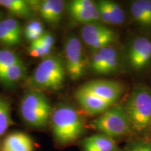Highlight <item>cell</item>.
I'll return each mask as SVG.
<instances>
[{
    "label": "cell",
    "instance_id": "obj_1",
    "mask_svg": "<svg viewBox=\"0 0 151 151\" xmlns=\"http://www.w3.org/2000/svg\"><path fill=\"white\" fill-rule=\"evenodd\" d=\"M52 134L58 143L67 145L76 141L84 132V120L70 105H60L52 111L50 118Z\"/></svg>",
    "mask_w": 151,
    "mask_h": 151
},
{
    "label": "cell",
    "instance_id": "obj_2",
    "mask_svg": "<svg viewBox=\"0 0 151 151\" xmlns=\"http://www.w3.org/2000/svg\"><path fill=\"white\" fill-rule=\"evenodd\" d=\"M132 132L145 134L151 131V89L143 85L134 88L123 105Z\"/></svg>",
    "mask_w": 151,
    "mask_h": 151
},
{
    "label": "cell",
    "instance_id": "obj_3",
    "mask_svg": "<svg viewBox=\"0 0 151 151\" xmlns=\"http://www.w3.org/2000/svg\"><path fill=\"white\" fill-rule=\"evenodd\" d=\"M65 64L60 58L49 55L44 58L35 69L29 80L32 90L57 91L61 89L65 79Z\"/></svg>",
    "mask_w": 151,
    "mask_h": 151
},
{
    "label": "cell",
    "instance_id": "obj_4",
    "mask_svg": "<svg viewBox=\"0 0 151 151\" xmlns=\"http://www.w3.org/2000/svg\"><path fill=\"white\" fill-rule=\"evenodd\" d=\"M50 101L44 94L31 90L22 97L20 111L22 119L30 127L43 128L48 124L52 113Z\"/></svg>",
    "mask_w": 151,
    "mask_h": 151
},
{
    "label": "cell",
    "instance_id": "obj_5",
    "mask_svg": "<svg viewBox=\"0 0 151 151\" xmlns=\"http://www.w3.org/2000/svg\"><path fill=\"white\" fill-rule=\"evenodd\" d=\"M91 127L101 134L113 138L129 135L132 132L123 106H112L91 122Z\"/></svg>",
    "mask_w": 151,
    "mask_h": 151
},
{
    "label": "cell",
    "instance_id": "obj_6",
    "mask_svg": "<svg viewBox=\"0 0 151 151\" xmlns=\"http://www.w3.org/2000/svg\"><path fill=\"white\" fill-rule=\"evenodd\" d=\"M65 69L73 81H77L85 75L87 61L82 43L78 38L70 36L66 39L64 46Z\"/></svg>",
    "mask_w": 151,
    "mask_h": 151
},
{
    "label": "cell",
    "instance_id": "obj_7",
    "mask_svg": "<svg viewBox=\"0 0 151 151\" xmlns=\"http://www.w3.org/2000/svg\"><path fill=\"white\" fill-rule=\"evenodd\" d=\"M81 36L85 44L93 51L113 46L118 39L114 30L100 22L85 24L81 28Z\"/></svg>",
    "mask_w": 151,
    "mask_h": 151
},
{
    "label": "cell",
    "instance_id": "obj_8",
    "mask_svg": "<svg viewBox=\"0 0 151 151\" xmlns=\"http://www.w3.org/2000/svg\"><path fill=\"white\" fill-rule=\"evenodd\" d=\"M127 64L132 70L141 71L151 65V40L146 37H134L125 52Z\"/></svg>",
    "mask_w": 151,
    "mask_h": 151
},
{
    "label": "cell",
    "instance_id": "obj_9",
    "mask_svg": "<svg viewBox=\"0 0 151 151\" xmlns=\"http://www.w3.org/2000/svg\"><path fill=\"white\" fill-rule=\"evenodd\" d=\"M120 64L119 51L113 46H109L94 51L89 66L92 72L97 74H111L118 71Z\"/></svg>",
    "mask_w": 151,
    "mask_h": 151
},
{
    "label": "cell",
    "instance_id": "obj_10",
    "mask_svg": "<svg viewBox=\"0 0 151 151\" xmlns=\"http://www.w3.org/2000/svg\"><path fill=\"white\" fill-rule=\"evenodd\" d=\"M81 88L113 104L124 91V87L120 83L110 80L90 81Z\"/></svg>",
    "mask_w": 151,
    "mask_h": 151
},
{
    "label": "cell",
    "instance_id": "obj_11",
    "mask_svg": "<svg viewBox=\"0 0 151 151\" xmlns=\"http://www.w3.org/2000/svg\"><path fill=\"white\" fill-rule=\"evenodd\" d=\"M69 16L77 22L85 24L101 21L97 4L91 0H73L68 6Z\"/></svg>",
    "mask_w": 151,
    "mask_h": 151
},
{
    "label": "cell",
    "instance_id": "obj_12",
    "mask_svg": "<svg viewBox=\"0 0 151 151\" xmlns=\"http://www.w3.org/2000/svg\"><path fill=\"white\" fill-rule=\"evenodd\" d=\"M75 98L82 109L91 116L102 114L113 105L81 88L76 91Z\"/></svg>",
    "mask_w": 151,
    "mask_h": 151
},
{
    "label": "cell",
    "instance_id": "obj_13",
    "mask_svg": "<svg viewBox=\"0 0 151 151\" xmlns=\"http://www.w3.org/2000/svg\"><path fill=\"white\" fill-rule=\"evenodd\" d=\"M101 21L106 24H120L125 21L126 14L118 3L109 0L97 1Z\"/></svg>",
    "mask_w": 151,
    "mask_h": 151
},
{
    "label": "cell",
    "instance_id": "obj_14",
    "mask_svg": "<svg viewBox=\"0 0 151 151\" xmlns=\"http://www.w3.org/2000/svg\"><path fill=\"white\" fill-rule=\"evenodd\" d=\"M32 138L27 134L16 132L10 134L3 141L1 151H34Z\"/></svg>",
    "mask_w": 151,
    "mask_h": 151
},
{
    "label": "cell",
    "instance_id": "obj_15",
    "mask_svg": "<svg viewBox=\"0 0 151 151\" xmlns=\"http://www.w3.org/2000/svg\"><path fill=\"white\" fill-rule=\"evenodd\" d=\"M131 16L143 29L151 30V0H136L130 6Z\"/></svg>",
    "mask_w": 151,
    "mask_h": 151
},
{
    "label": "cell",
    "instance_id": "obj_16",
    "mask_svg": "<svg viewBox=\"0 0 151 151\" xmlns=\"http://www.w3.org/2000/svg\"><path fill=\"white\" fill-rule=\"evenodd\" d=\"M65 11V1L61 0H45L41 2L39 13L45 21L51 24H58Z\"/></svg>",
    "mask_w": 151,
    "mask_h": 151
},
{
    "label": "cell",
    "instance_id": "obj_17",
    "mask_svg": "<svg viewBox=\"0 0 151 151\" xmlns=\"http://www.w3.org/2000/svg\"><path fill=\"white\" fill-rule=\"evenodd\" d=\"M83 151H118L114 139L103 134H97L87 137L82 143Z\"/></svg>",
    "mask_w": 151,
    "mask_h": 151
},
{
    "label": "cell",
    "instance_id": "obj_18",
    "mask_svg": "<svg viewBox=\"0 0 151 151\" xmlns=\"http://www.w3.org/2000/svg\"><path fill=\"white\" fill-rule=\"evenodd\" d=\"M26 67L23 62L9 66L0 70V83L4 86H11L24 78Z\"/></svg>",
    "mask_w": 151,
    "mask_h": 151
},
{
    "label": "cell",
    "instance_id": "obj_19",
    "mask_svg": "<svg viewBox=\"0 0 151 151\" xmlns=\"http://www.w3.org/2000/svg\"><path fill=\"white\" fill-rule=\"evenodd\" d=\"M0 5L11 14L22 18H30L34 16V11L27 1L23 0H0Z\"/></svg>",
    "mask_w": 151,
    "mask_h": 151
},
{
    "label": "cell",
    "instance_id": "obj_20",
    "mask_svg": "<svg viewBox=\"0 0 151 151\" xmlns=\"http://www.w3.org/2000/svg\"><path fill=\"white\" fill-rule=\"evenodd\" d=\"M10 104L6 100L0 97V137H2L12 124Z\"/></svg>",
    "mask_w": 151,
    "mask_h": 151
},
{
    "label": "cell",
    "instance_id": "obj_21",
    "mask_svg": "<svg viewBox=\"0 0 151 151\" xmlns=\"http://www.w3.org/2000/svg\"><path fill=\"white\" fill-rule=\"evenodd\" d=\"M43 33V24L37 20H32L28 22L24 29V37L31 43L39 39Z\"/></svg>",
    "mask_w": 151,
    "mask_h": 151
},
{
    "label": "cell",
    "instance_id": "obj_22",
    "mask_svg": "<svg viewBox=\"0 0 151 151\" xmlns=\"http://www.w3.org/2000/svg\"><path fill=\"white\" fill-rule=\"evenodd\" d=\"M22 61L16 52L9 50H0V70Z\"/></svg>",
    "mask_w": 151,
    "mask_h": 151
},
{
    "label": "cell",
    "instance_id": "obj_23",
    "mask_svg": "<svg viewBox=\"0 0 151 151\" xmlns=\"http://www.w3.org/2000/svg\"><path fill=\"white\" fill-rule=\"evenodd\" d=\"M20 43V41L17 39L11 34L2 20L0 22V43L4 46H16Z\"/></svg>",
    "mask_w": 151,
    "mask_h": 151
},
{
    "label": "cell",
    "instance_id": "obj_24",
    "mask_svg": "<svg viewBox=\"0 0 151 151\" xmlns=\"http://www.w3.org/2000/svg\"><path fill=\"white\" fill-rule=\"evenodd\" d=\"M122 151H151V140H135L128 143Z\"/></svg>",
    "mask_w": 151,
    "mask_h": 151
},
{
    "label": "cell",
    "instance_id": "obj_25",
    "mask_svg": "<svg viewBox=\"0 0 151 151\" xmlns=\"http://www.w3.org/2000/svg\"><path fill=\"white\" fill-rule=\"evenodd\" d=\"M52 49L47 48L41 45L36 44L35 43H31L28 49V52L29 55L35 58H46L51 53Z\"/></svg>",
    "mask_w": 151,
    "mask_h": 151
},
{
    "label": "cell",
    "instance_id": "obj_26",
    "mask_svg": "<svg viewBox=\"0 0 151 151\" xmlns=\"http://www.w3.org/2000/svg\"><path fill=\"white\" fill-rule=\"evenodd\" d=\"M32 43H35L36 44L41 45V46L46 47L47 48L52 49L55 43L54 36L50 33H43L42 36L39 39Z\"/></svg>",
    "mask_w": 151,
    "mask_h": 151
},
{
    "label": "cell",
    "instance_id": "obj_27",
    "mask_svg": "<svg viewBox=\"0 0 151 151\" xmlns=\"http://www.w3.org/2000/svg\"><path fill=\"white\" fill-rule=\"evenodd\" d=\"M1 12H0V22H1Z\"/></svg>",
    "mask_w": 151,
    "mask_h": 151
}]
</instances>
